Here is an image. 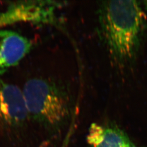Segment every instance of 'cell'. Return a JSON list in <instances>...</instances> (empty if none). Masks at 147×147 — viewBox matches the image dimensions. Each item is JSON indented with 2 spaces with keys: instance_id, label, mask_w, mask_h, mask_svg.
I'll use <instances>...</instances> for the list:
<instances>
[{
  "instance_id": "obj_1",
  "label": "cell",
  "mask_w": 147,
  "mask_h": 147,
  "mask_svg": "<svg viewBox=\"0 0 147 147\" xmlns=\"http://www.w3.org/2000/svg\"><path fill=\"white\" fill-rule=\"evenodd\" d=\"M99 33L112 61L120 68L132 64L147 32L146 17L136 1H104L98 9Z\"/></svg>"
},
{
  "instance_id": "obj_2",
  "label": "cell",
  "mask_w": 147,
  "mask_h": 147,
  "mask_svg": "<svg viewBox=\"0 0 147 147\" xmlns=\"http://www.w3.org/2000/svg\"><path fill=\"white\" fill-rule=\"evenodd\" d=\"M30 118L58 127L73 115L74 99L68 86L55 79L35 78L22 89Z\"/></svg>"
},
{
  "instance_id": "obj_3",
  "label": "cell",
  "mask_w": 147,
  "mask_h": 147,
  "mask_svg": "<svg viewBox=\"0 0 147 147\" xmlns=\"http://www.w3.org/2000/svg\"><path fill=\"white\" fill-rule=\"evenodd\" d=\"M65 5V2L58 1L11 2L0 13V28L20 22L58 25V11Z\"/></svg>"
},
{
  "instance_id": "obj_4",
  "label": "cell",
  "mask_w": 147,
  "mask_h": 147,
  "mask_svg": "<svg viewBox=\"0 0 147 147\" xmlns=\"http://www.w3.org/2000/svg\"><path fill=\"white\" fill-rule=\"evenodd\" d=\"M29 119L22 89L0 79V125L15 129Z\"/></svg>"
},
{
  "instance_id": "obj_5",
  "label": "cell",
  "mask_w": 147,
  "mask_h": 147,
  "mask_svg": "<svg viewBox=\"0 0 147 147\" xmlns=\"http://www.w3.org/2000/svg\"><path fill=\"white\" fill-rule=\"evenodd\" d=\"M33 43L20 33L0 30V76L17 65L31 51Z\"/></svg>"
},
{
  "instance_id": "obj_6",
  "label": "cell",
  "mask_w": 147,
  "mask_h": 147,
  "mask_svg": "<svg viewBox=\"0 0 147 147\" xmlns=\"http://www.w3.org/2000/svg\"><path fill=\"white\" fill-rule=\"evenodd\" d=\"M87 141L90 147H139L125 132L113 125L92 123L87 134Z\"/></svg>"
},
{
  "instance_id": "obj_7",
  "label": "cell",
  "mask_w": 147,
  "mask_h": 147,
  "mask_svg": "<svg viewBox=\"0 0 147 147\" xmlns=\"http://www.w3.org/2000/svg\"><path fill=\"white\" fill-rule=\"evenodd\" d=\"M73 122L72 123V124L70 125L68 132L67 134V136L65 137V138L63 141V144H62L61 147H68L69 142H70V139H71V137L72 136V133L74 131Z\"/></svg>"
},
{
  "instance_id": "obj_8",
  "label": "cell",
  "mask_w": 147,
  "mask_h": 147,
  "mask_svg": "<svg viewBox=\"0 0 147 147\" xmlns=\"http://www.w3.org/2000/svg\"><path fill=\"white\" fill-rule=\"evenodd\" d=\"M143 3H144V6L145 7V9H146V10L147 12V1H143Z\"/></svg>"
}]
</instances>
